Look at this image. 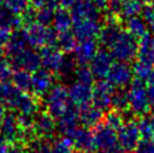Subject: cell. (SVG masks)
<instances>
[{"instance_id": "cell-50", "label": "cell", "mask_w": 154, "mask_h": 153, "mask_svg": "<svg viewBox=\"0 0 154 153\" xmlns=\"http://www.w3.org/2000/svg\"><path fill=\"white\" fill-rule=\"evenodd\" d=\"M108 1H109V0H92V2L94 4V6H96L100 11H101V10H105V9H107Z\"/></svg>"}, {"instance_id": "cell-24", "label": "cell", "mask_w": 154, "mask_h": 153, "mask_svg": "<svg viewBox=\"0 0 154 153\" xmlns=\"http://www.w3.org/2000/svg\"><path fill=\"white\" fill-rule=\"evenodd\" d=\"M27 45L28 44L26 42L22 30L20 32H16L15 34L11 35L9 42L6 44L5 52H6L7 56L9 58V60H13L16 56L19 55V54H22L23 52L27 48Z\"/></svg>"}, {"instance_id": "cell-3", "label": "cell", "mask_w": 154, "mask_h": 153, "mask_svg": "<svg viewBox=\"0 0 154 153\" xmlns=\"http://www.w3.org/2000/svg\"><path fill=\"white\" fill-rule=\"evenodd\" d=\"M71 105L72 102L69 97V90L63 85H55L44 99L45 111L55 119L64 114Z\"/></svg>"}, {"instance_id": "cell-58", "label": "cell", "mask_w": 154, "mask_h": 153, "mask_svg": "<svg viewBox=\"0 0 154 153\" xmlns=\"http://www.w3.org/2000/svg\"><path fill=\"white\" fill-rule=\"evenodd\" d=\"M152 1H153V4H154V0H152Z\"/></svg>"}, {"instance_id": "cell-47", "label": "cell", "mask_w": 154, "mask_h": 153, "mask_svg": "<svg viewBox=\"0 0 154 153\" xmlns=\"http://www.w3.org/2000/svg\"><path fill=\"white\" fill-rule=\"evenodd\" d=\"M11 37V32L4 28H0V47L6 46V44L9 42V39Z\"/></svg>"}, {"instance_id": "cell-1", "label": "cell", "mask_w": 154, "mask_h": 153, "mask_svg": "<svg viewBox=\"0 0 154 153\" xmlns=\"http://www.w3.org/2000/svg\"><path fill=\"white\" fill-rule=\"evenodd\" d=\"M138 46L140 43L135 36H133L127 30H122L115 42L109 47V52L114 60H117V62L129 63L135 60L138 54Z\"/></svg>"}, {"instance_id": "cell-36", "label": "cell", "mask_w": 154, "mask_h": 153, "mask_svg": "<svg viewBox=\"0 0 154 153\" xmlns=\"http://www.w3.org/2000/svg\"><path fill=\"white\" fill-rule=\"evenodd\" d=\"M138 124V130L141 134V139L144 140H154V127L150 116H142L140 117Z\"/></svg>"}, {"instance_id": "cell-57", "label": "cell", "mask_w": 154, "mask_h": 153, "mask_svg": "<svg viewBox=\"0 0 154 153\" xmlns=\"http://www.w3.org/2000/svg\"><path fill=\"white\" fill-rule=\"evenodd\" d=\"M78 153H86V152H78Z\"/></svg>"}, {"instance_id": "cell-41", "label": "cell", "mask_w": 154, "mask_h": 153, "mask_svg": "<svg viewBox=\"0 0 154 153\" xmlns=\"http://www.w3.org/2000/svg\"><path fill=\"white\" fill-rule=\"evenodd\" d=\"M5 7L14 14H22L28 7V0H5Z\"/></svg>"}, {"instance_id": "cell-52", "label": "cell", "mask_w": 154, "mask_h": 153, "mask_svg": "<svg viewBox=\"0 0 154 153\" xmlns=\"http://www.w3.org/2000/svg\"><path fill=\"white\" fill-rule=\"evenodd\" d=\"M6 114H7L6 106H5V105H2V104L0 102V126H1V123H2V120H4Z\"/></svg>"}, {"instance_id": "cell-38", "label": "cell", "mask_w": 154, "mask_h": 153, "mask_svg": "<svg viewBox=\"0 0 154 153\" xmlns=\"http://www.w3.org/2000/svg\"><path fill=\"white\" fill-rule=\"evenodd\" d=\"M153 70V65L147 64L145 62H142L140 60H137L135 64H134V67H133V72H134L135 78L144 81V82L147 80V78L150 76V74L152 73Z\"/></svg>"}, {"instance_id": "cell-8", "label": "cell", "mask_w": 154, "mask_h": 153, "mask_svg": "<svg viewBox=\"0 0 154 153\" xmlns=\"http://www.w3.org/2000/svg\"><path fill=\"white\" fill-rule=\"evenodd\" d=\"M54 73L46 69H39L32 74V94L37 98L45 97L55 86Z\"/></svg>"}, {"instance_id": "cell-12", "label": "cell", "mask_w": 154, "mask_h": 153, "mask_svg": "<svg viewBox=\"0 0 154 153\" xmlns=\"http://www.w3.org/2000/svg\"><path fill=\"white\" fill-rule=\"evenodd\" d=\"M79 124H80L79 109L77 106H74L72 104L64 114L57 118V123H56L57 132L63 136L71 137L79 128Z\"/></svg>"}, {"instance_id": "cell-53", "label": "cell", "mask_w": 154, "mask_h": 153, "mask_svg": "<svg viewBox=\"0 0 154 153\" xmlns=\"http://www.w3.org/2000/svg\"><path fill=\"white\" fill-rule=\"evenodd\" d=\"M111 153H128V152H127V151H125L124 149H122L120 146H118V148H116V149L114 150Z\"/></svg>"}, {"instance_id": "cell-5", "label": "cell", "mask_w": 154, "mask_h": 153, "mask_svg": "<svg viewBox=\"0 0 154 153\" xmlns=\"http://www.w3.org/2000/svg\"><path fill=\"white\" fill-rule=\"evenodd\" d=\"M94 137L96 149L101 153H111L119 146L117 131L108 126L103 120L94 127Z\"/></svg>"}, {"instance_id": "cell-4", "label": "cell", "mask_w": 154, "mask_h": 153, "mask_svg": "<svg viewBox=\"0 0 154 153\" xmlns=\"http://www.w3.org/2000/svg\"><path fill=\"white\" fill-rule=\"evenodd\" d=\"M129 101V109L136 116H145L150 111V102L146 94V87L144 81L135 78L129 85L127 90Z\"/></svg>"}, {"instance_id": "cell-56", "label": "cell", "mask_w": 154, "mask_h": 153, "mask_svg": "<svg viewBox=\"0 0 154 153\" xmlns=\"http://www.w3.org/2000/svg\"><path fill=\"white\" fill-rule=\"evenodd\" d=\"M5 5V0H0V9H1V6Z\"/></svg>"}, {"instance_id": "cell-40", "label": "cell", "mask_w": 154, "mask_h": 153, "mask_svg": "<svg viewBox=\"0 0 154 153\" xmlns=\"http://www.w3.org/2000/svg\"><path fill=\"white\" fill-rule=\"evenodd\" d=\"M37 10V17L36 20L37 23L42 24V25L48 26L50 24L53 23V18H54V14H55V9L52 8H41L36 9Z\"/></svg>"}, {"instance_id": "cell-29", "label": "cell", "mask_w": 154, "mask_h": 153, "mask_svg": "<svg viewBox=\"0 0 154 153\" xmlns=\"http://www.w3.org/2000/svg\"><path fill=\"white\" fill-rule=\"evenodd\" d=\"M11 82L23 92L32 91V74L26 70H15L11 76Z\"/></svg>"}, {"instance_id": "cell-43", "label": "cell", "mask_w": 154, "mask_h": 153, "mask_svg": "<svg viewBox=\"0 0 154 153\" xmlns=\"http://www.w3.org/2000/svg\"><path fill=\"white\" fill-rule=\"evenodd\" d=\"M133 153H154V140L141 139Z\"/></svg>"}, {"instance_id": "cell-10", "label": "cell", "mask_w": 154, "mask_h": 153, "mask_svg": "<svg viewBox=\"0 0 154 153\" xmlns=\"http://www.w3.org/2000/svg\"><path fill=\"white\" fill-rule=\"evenodd\" d=\"M92 94V105L100 111H107L111 107V97L115 92V87L107 80H99L94 87Z\"/></svg>"}, {"instance_id": "cell-33", "label": "cell", "mask_w": 154, "mask_h": 153, "mask_svg": "<svg viewBox=\"0 0 154 153\" xmlns=\"http://www.w3.org/2000/svg\"><path fill=\"white\" fill-rule=\"evenodd\" d=\"M143 11L142 4L137 0H123V6H122V11L120 16L123 18H132L140 16V14Z\"/></svg>"}, {"instance_id": "cell-26", "label": "cell", "mask_w": 154, "mask_h": 153, "mask_svg": "<svg viewBox=\"0 0 154 153\" xmlns=\"http://www.w3.org/2000/svg\"><path fill=\"white\" fill-rule=\"evenodd\" d=\"M53 28L55 32L60 33H65L69 32L70 28L73 26V18L70 11H68L64 8L57 9L54 14L53 18Z\"/></svg>"}, {"instance_id": "cell-11", "label": "cell", "mask_w": 154, "mask_h": 153, "mask_svg": "<svg viewBox=\"0 0 154 153\" xmlns=\"http://www.w3.org/2000/svg\"><path fill=\"white\" fill-rule=\"evenodd\" d=\"M89 64V68L94 73V78L103 80L105 78H107L108 73L110 71L111 67L114 64V58L109 51L101 48V50H98Z\"/></svg>"}, {"instance_id": "cell-49", "label": "cell", "mask_w": 154, "mask_h": 153, "mask_svg": "<svg viewBox=\"0 0 154 153\" xmlns=\"http://www.w3.org/2000/svg\"><path fill=\"white\" fill-rule=\"evenodd\" d=\"M56 1H57V5L60 6L61 8L68 9V8H72V6L74 5V2L77 0H56Z\"/></svg>"}, {"instance_id": "cell-35", "label": "cell", "mask_w": 154, "mask_h": 153, "mask_svg": "<svg viewBox=\"0 0 154 153\" xmlns=\"http://www.w3.org/2000/svg\"><path fill=\"white\" fill-rule=\"evenodd\" d=\"M27 153H53L51 141L36 137L27 144Z\"/></svg>"}, {"instance_id": "cell-25", "label": "cell", "mask_w": 154, "mask_h": 153, "mask_svg": "<svg viewBox=\"0 0 154 153\" xmlns=\"http://www.w3.org/2000/svg\"><path fill=\"white\" fill-rule=\"evenodd\" d=\"M137 58L142 62L154 65V36L147 34L141 38Z\"/></svg>"}, {"instance_id": "cell-39", "label": "cell", "mask_w": 154, "mask_h": 153, "mask_svg": "<svg viewBox=\"0 0 154 153\" xmlns=\"http://www.w3.org/2000/svg\"><path fill=\"white\" fill-rule=\"evenodd\" d=\"M74 74H75V79L78 82L85 83V85L91 86L96 79L92 71L87 65H80L79 68H77L74 70Z\"/></svg>"}, {"instance_id": "cell-16", "label": "cell", "mask_w": 154, "mask_h": 153, "mask_svg": "<svg viewBox=\"0 0 154 153\" xmlns=\"http://www.w3.org/2000/svg\"><path fill=\"white\" fill-rule=\"evenodd\" d=\"M101 27L98 19H79L73 21V34L78 41L94 39L99 36Z\"/></svg>"}, {"instance_id": "cell-42", "label": "cell", "mask_w": 154, "mask_h": 153, "mask_svg": "<svg viewBox=\"0 0 154 153\" xmlns=\"http://www.w3.org/2000/svg\"><path fill=\"white\" fill-rule=\"evenodd\" d=\"M36 17H37V10H36L33 6L27 7V8L20 14L22 21L25 26L30 25V24H33V23H36V21H37L36 20Z\"/></svg>"}, {"instance_id": "cell-32", "label": "cell", "mask_w": 154, "mask_h": 153, "mask_svg": "<svg viewBox=\"0 0 154 153\" xmlns=\"http://www.w3.org/2000/svg\"><path fill=\"white\" fill-rule=\"evenodd\" d=\"M53 153H74V144L73 140L68 136H61L59 139L51 141Z\"/></svg>"}, {"instance_id": "cell-37", "label": "cell", "mask_w": 154, "mask_h": 153, "mask_svg": "<svg viewBox=\"0 0 154 153\" xmlns=\"http://www.w3.org/2000/svg\"><path fill=\"white\" fill-rule=\"evenodd\" d=\"M103 122L107 124L108 126L114 128L115 131H118L125 123L124 118L122 116V113L115 111V109L108 111L106 114L103 115Z\"/></svg>"}, {"instance_id": "cell-51", "label": "cell", "mask_w": 154, "mask_h": 153, "mask_svg": "<svg viewBox=\"0 0 154 153\" xmlns=\"http://www.w3.org/2000/svg\"><path fill=\"white\" fill-rule=\"evenodd\" d=\"M0 153H10V144L0 137Z\"/></svg>"}, {"instance_id": "cell-31", "label": "cell", "mask_w": 154, "mask_h": 153, "mask_svg": "<svg viewBox=\"0 0 154 153\" xmlns=\"http://www.w3.org/2000/svg\"><path fill=\"white\" fill-rule=\"evenodd\" d=\"M111 108L119 113L129 109V101H128V95L127 91L124 89L115 90V92L111 97Z\"/></svg>"}, {"instance_id": "cell-46", "label": "cell", "mask_w": 154, "mask_h": 153, "mask_svg": "<svg viewBox=\"0 0 154 153\" xmlns=\"http://www.w3.org/2000/svg\"><path fill=\"white\" fill-rule=\"evenodd\" d=\"M122 6H123V0H109L107 9L112 17H116V16H120Z\"/></svg>"}, {"instance_id": "cell-15", "label": "cell", "mask_w": 154, "mask_h": 153, "mask_svg": "<svg viewBox=\"0 0 154 153\" xmlns=\"http://www.w3.org/2000/svg\"><path fill=\"white\" fill-rule=\"evenodd\" d=\"M34 131L38 139L51 141L57 131L55 118H53L47 111H39L35 116Z\"/></svg>"}, {"instance_id": "cell-14", "label": "cell", "mask_w": 154, "mask_h": 153, "mask_svg": "<svg viewBox=\"0 0 154 153\" xmlns=\"http://www.w3.org/2000/svg\"><path fill=\"white\" fill-rule=\"evenodd\" d=\"M22 128L18 123V116L15 111H7L0 126V137L11 144L20 140Z\"/></svg>"}, {"instance_id": "cell-20", "label": "cell", "mask_w": 154, "mask_h": 153, "mask_svg": "<svg viewBox=\"0 0 154 153\" xmlns=\"http://www.w3.org/2000/svg\"><path fill=\"white\" fill-rule=\"evenodd\" d=\"M73 21L79 19H99L100 10H99L92 0H77L71 8Z\"/></svg>"}, {"instance_id": "cell-19", "label": "cell", "mask_w": 154, "mask_h": 153, "mask_svg": "<svg viewBox=\"0 0 154 153\" xmlns=\"http://www.w3.org/2000/svg\"><path fill=\"white\" fill-rule=\"evenodd\" d=\"M73 140L74 148L78 152L94 153L96 151V143H94V132L90 131V128L79 127L75 133L71 136Z\"/></svg>"}, {"instance_id": "cell-27", "label": "cell", "mask_w": 154, "mask_h": 153, "mask_svg": "<svg viewBox=\"0 0 154 153\" xmlns=\"http://www.w3.org/2000/svg\"><path fill=\"white\" fill-rule=\"evenodd\" d=\"M23 25L20 16L11 13L8 9H0V28L7 30H17Z\"/></svg>"}, {"instance_id": "cell-28", "label": "cell", "mask_w": 154, "mask_h": 153, "mask_svg": "<svg viewBox=\"0 0 154 153\" xmlns=\"http://www.w3.org/2000/svg\"><path fill=\"white\" fill-rule=\"evenodd\" d=\"M126 28L128 33H131L136 38L144 37L145 35H147V30H149L145 19L140 16L126 19Z\"/></svg>"}, {"instance_id": "cell-2", "label": "cell", "mask_w": 154, "mask_h": 153, "mask_svg": "<svg viewBox=\"0 0 154 153\" xmlns=\"http://www.w3.org/2000/svg\"><path fill=\"white\" fill-rule=\"evenodd\" d=\"M22 32L27 44L33 48L34 47L42 48L44 46H56L57 35L55 34V32L37 21L25 26V28Z\"/></svg>"}, {"instance_id": "cell-13", "label": "cell", "mask_w": 154, "mask_h": 153, "mask_svg": "<svg viewBox=\"0 0 154 153\" xmlns=\"http://www.w3.org/2000/svg\"><path fill=\"white\" fill-rule=\"evenodd\" d=\"M10 63L13 65V68L16 70L22 69V70H26L30 73H34L42 67L39 53L34 51L33 47H27L22 54L16 56L15 59L10 60Z\"/></svg>"}, {"instance_id": "cell-34", "label": "cell", "mask_w": 154, "mask_h": 153, "mask_svg": "<svg viewBox=\"0 0 154 153\" xmlns=\"http://www.w3.org/2000/svg\"><path fill=\"white\" fill-rule=\"evenodd\" d=\"M13 73V65L10 63V60L6 52L0 48V82L11 80Z\"/></svg>"}, {"instance_id": "cell-7", "label": "cell", "mask_w": 154, "mask_h": 153, "mask_svg": "<svg viewBox=\"0 0 154 153\" xmlns=\"http://www.w3.org/2000/svg\"><path fill=\"white\" fill-rule=\"evenodd\" d=\"M118 144L122 149L127 152H134L138 142L141 141V134L138 130V124L135 120L125 122L124 125L117 131Z\"/></svg>"}, {"instance_id": "cell-48", "label": "cell", "mask_w": 154, "mask_h": 153, "mask_svg": "<svg viewBox=\"0 0 154 153\" xmlns=\"http://www.w3.org/2000/svg\"><path fill=\"white\" fill-rule=\"evenodd\" d=\"M146 94L149 98L151 108H154V83H149L146 87Z\"/></svg>"}, {"instance_id": "cell-18", "label": "cell", "mask_w": 154, "mask_h": 153, "mask_svg": "<svg viewBox=\"0 0 154 153\" xmlns=\"http://www.w3.org/2000/svg\"><path fill=\"white\" fill-rule=\"evenodd\" d=\"M24 92L10 81L0 82V102L11 111H16Z\"/></svg>"}, {"instance_id": "cell-44", "label": "cell", "mask_w": 154, "mask_h": 153, "mask_svg": "<svg viewBox=\"0 0 154 153\" xmlns=\"http://www.w3.org/2000/svg\"><path fill=\"white\" fill-rule=\"evenodd\" d=\"M142 15H143V18L145 19L149 30L154 36V6H147L145 8H143Z\"/></svg>"}, {"instance_id": "cell-23", "label": "cell", "mask_w": 154, "mask_h": 153, "mask_svg": "<svg viewBox=\"0 0 154 153\" xmlns=\"http://www.w3.org/2000/svg\"><path fill=\"white\" fill-rule=\"evenodd\" d=\"M120 26L118 25L117 20L115 19V17H111L109 19H107L106 24L101 27V30L99 33V42L103 44L105 47L111 46V44L115 42V39L117 38V36L120 34L122 32Z\"/></svg>"}, {"instance_id": "cell-30", "label": "cell", "mask_w": 154, "mask_h": 153, "mask_svg": "<svg viewBox=\"0 0 154 153\" xmlns=\"http://www.w3.org/2000/svg\"><path fill=\"white\" fill-rule=\"evenodd\" d=\"M78 45V39L73 32H65V33H60L57 35V42L56 46L60 48L64 53H71L74 52L75 47Z\"/></svg>"}, {"instance_id": "cell-22", "label": "cell", "mask_w": 154, "mask_h": 153, "mask_svg": "<svg viewBox=\"0 0 154 153\" xmlns=\"http://www.w3.org/2000/svg\"><path fill=\"white\" fill-rule=\"evenodd\" d=\"M79 119L83 127L94 128L103 120V111L89 104L79 108Z\"/></svg>"}, {"instance_id": "cell-55", "label": "cell", "mask_w": 154, "mask_h": 153, "mask_svg": "<svg viewBox=\"0 0 154 153\" xmlns=\"http://www.w3.org/2000/svg\"><path fill=\"white\" fill-rule=\"evenodd\" d=\"M137 1H138V2H141V4L143 5V4H149V2L152 1V0H137Z\"/></svg>"}, {"instance_id": "cell-9", "label": "cell", "mask_w": 154, "mask_h": 153, "mask_svg": "<svg viewBox=\"0 0 154 153\" xmlns=\"http://www.w3.org/2000/svg\"><path fill=\"white\" fill-rule=\"evenodd\" d=\"M134 72L133 68L128 63L125 62H115L111 67L107 76V81L110 82L115 88L124 89L132 83Z\"/></svg>"}, {"instance_id": "cell-17", "label": "cell", "mask_w": 154, "mask_h": 153, "mask_svg": "<svg viewBox=\"0 0 154 153\" xmlns=\"http://www.w3.org/2000/svg\"><path fill=\"white\" fill-rule=\"evenodd\" d=\"M68 90L70 100L78 108L87 106L90 102H92L94 89L91 88V86L80 83V82L75 81L73 85L70 86V88Z\"/></svg>"}, {"instance_id": "cell-54", "label": "cell", "mask_w": 154, "mask_h": 153, "mask_svg": "<svg viewBox=\"0 0 154 153\" xmlns=\"http://www.w3.org/2000/svg\"><path fill=\"white\" fill-rule=\"evenodd\" d=\"M150 118H151V120H152V124H153V127H154V108H153V111H151Z\"/></svg>"}, {"instance_id": "cell-45", "label": "cell", "mask_w": 154, "mask_h": 153, "mask_svg": "<svg viewBox=\"0 0 154 153\" xmlns=\"http://www.w3.org/2000/svg\"><path fill=\"white\" fill-rule=\"evenodd\" d=\"M30 4L35 9L41 8H57V1L56 0H30Z\"/></svg>"}, {"instance_id": "cell-6", "label": "cell", "mask_w": 154, "mask_h": 153, "mask_svg": "<svg viewBox=\"0 0 154 153\" xmlns=\"http://www.w3.org/2000/svg\"><path fill=\"white\" fill-rule=\"evenodd\" d=\"M39 56L44 69L53 73H62L68 62L64 52L56 46H44L39 51Z\"/></svg>"}, {"instance_id": "cell-21", "label": "cell", "mask_w": 154, "mask_h": 153, "mask_svg": "<svg viewBox=\"0 0 154 153\" xmlns=\"http://www.w3.org/2000/svg\"><path fill=\"white\" fill-rule=\"evenodd\" d=\"M98 52V45L94 39L79 41L74 50V59L80 65H87L91 62L96 53Z\"/></svg>"}]
</instances>
